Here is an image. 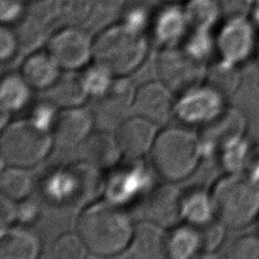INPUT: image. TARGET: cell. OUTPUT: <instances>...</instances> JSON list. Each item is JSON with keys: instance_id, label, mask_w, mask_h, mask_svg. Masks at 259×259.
Here are the masks:
<instances>
[{"instance_id": "cell-45", "label": "cell", "mask_w": 259, "mask_h": 259, "mask_svg": "<svg viewBox=\"0 0 259 259\" xmlns=\"http://www.w3.org/2000/svg\"><path fill=\"white\" fill-rule=\"evenodd\" d=\"M256 55L258 56V60H259V38H258V42H257V49H256Z\"/></svg>"}, {"instance_id": "cell-20", "label": "cell", "mask_w": 259, "mask_h": 259, "mask_svg": "<svg viewBox=\"0 0 259 259\" xmlns=\"http://www.w3.org/2000/svg\"><path fill=\"white\" fill-rule=\"evenodd\" d=\"M61 67L47 52L28 54L20 66V74L32 89L47 90L59 78Z\"/></svg>"}, {"instance_id": "cell-40", "label": "cell", "mask_w": 259, "mask_h": 259, "mask_svg": "<svg viewBox=\"0 0 259 259\" xmlns=\"http://www.w3.org/2000/svg\"><path fill=\"white\" fill-rule=\"evenodd\" d=\"M18 218V202L0 195V226L1 229L10 227Z\"/></svg>"}, {"instance_id": "cell-35", "label": "cell", "mask_w": 259, "mask_h": 259, "mask_svg": "<svg viewBox=\"0 0 259 259\" xmlns=\"http://www.w3.org/2000/svg\"><path fill=\"white\" fill-rule=\"evenodd\" d=\"M82 75L90 92V95H94L97 97H101L106 92L114 77L106 69L96 63L94 66L88 68L86 72Z\"/></svg>"}, {"instance_id": "cell-33", "label": "cell", "mask_w": 259, "mask_h": 259, "mask_svg": "<svg viewBox=\"0 0 259 259\" xmlns=\"http://www.w3.org/2000/svg\"><path fill=\"white\" fill-rule=\"evenodd\" d=\"M60 20L65 25L85 28L90 15V0H57Z\"/></svg>"}, {"instance_id": "cell-38", "label": "cell", "mask_w": 259, "mask_h": 259, "mask_svg": "<svg viewBox=\"0 0 259 259\" xmlns=\"http://www.w3.org/2000/svg\"><path fill=\"white\" fill-rule=\"evenodd\" d=\"M20 50L19 41L15 29L8 24L0 27V59L2 62L9 61Z\"/></svg>"}, {"instance_id": "cell-14", "label": "cell", "mask_w": 259, "mask_h": 259, "mask_svg": "<svg viewBox=\"0 0 259 259\" xmlns=\"http://www.w3.org/2000/svg\"><path fill=\"white\" fill-rule=\"evenodd\" d=\"M157 127L156 123L136 114L121 120L115 137L122 155L139 159L150 153L159 133Z\"/></svg>"}, {"instance_id": "cell-15", "label": "cell", "mask_w": 259, "mask_h": 259, "mask_svg": "<svg viewBox=\"0 0 259 259\" xmlns=\"http://www.w3.org/2000/svg\"><path fill=\"white\" fill-rule=\"evenodd\" d=\"M200 137L202 145L222 150L226 146L245 137L247 119L244 113L232 106H227L217 117L202 126Z\"/></svg>"}, {"instance_id": "cell-16", "label": "cell", "mask_w": 259, "mask_h": 259, "mask_svg": "<svg viewBox=\"0 0 259 259\" xmlns=\"http://www.w3.org/2000/svg\"><path fill=\"white\" fill-rule=\"evenodd\" d=\"M150 28L162 47L176 46L189 31L184 6L180 3H163L154 12Z\"/></svg>"}, {"instance_id": "cell-1", "label": "cell", "mask_w": 259, "mask_h": 259, "mask_svg": "<svg viewBox=\"0 0 259 259\" xmlns=\"http://www.w3.org/2000/svg\"><path fill=\"white\" fill-rule=\"evenodd\" d=\"M134 227L128 214L111 200L89 203L84 206L76 221V232L88 253L100 257L125 252Z\"/></svg>"}, {"instance_id": "cell-13", "label": "cell", "mask_w": 259, "mask_h": 259, "mask_svg": "<svg viewBox=\"0 0 259 259\" xmlns=\"http://www.w3.org/2000/svg\"><path fill=\"white\" fill-rule=\"evenodd\" d=\"M93 113L82 106L65 108L56 115L52 126L54 144L62 149L78 148L91 134Z\"/></svg>"}, {"instance_id": "cell-34", "label": "cell", "mask_w": 259, "mask_h": 259, "mask_svg": "<svg viewBox=\"0 0 259 259\" xmlns=\"http://www.w3.org/2000/svg\"><path fill=\"white\" fill-rule=\"evenodd\" d=\"M153 14L149 7L143 3H136L124 8L120 22L132 29L144 32L148 27H151Z\"/></svg>"}, {"instance_id": "cell-23", "label": "cell", "mask_w": 259, "mask_h": 259, "mask_svg": "<svg viewBox=\"0 0 259 259\" xmlns=\"http://www.w3.org/2000/svg\"><path fill=\"white\" fill-rule=\"evenodd\" d=\"M31 89L20 73L4 75L0 83V107L11 112L20 110L28 103Z\"/></svg>"}, {"instance_id": "cell-29", "label": "cell", "mask_w": 259, "mask_h": 259, "mask_svg": "<svg viewBox=\"0 0 259 259\" xmlns=\"http://www.w3.org/2000/svg\"><path fill=\"white\" fill-rule=\"evenodd\" d=\"M137 88L126 76L113 77L108 89L100 97L112 109H125L132 107Z\"/></svg>"}, {"instance_id": "cell-17", "label": "cell", "mask_w": 259, "mask_h": 259, "mask_svg": "<svg viewBox=\"0 0 259 259\" xmlns=\"http://www.w3.org/2000/svg\"><path fill=\"white\" fill-rule=\"evenodd\" d=\"M78 152L81 160L101 170L114 167L122 156L115 135L104 131L91 133L78 147Z\"/></svg>"}, {"instance_id": "cell-18", "label": "cell", "mask_w": 259, "mask_h": 259, "mask_svg": "<svg viewBox=\"0 0 259 259\" xmlns=\"http://www.w3.org/2000/svg\"><path fill=\"white\" fill-rule=\"evenodd\" d=\"M164 228L147 220L135 225L127 256L135 258L166 257V237Z\"/></svg>"}, {"instance_id": "cell-8", "label": "cell", "mask_w": 259, "mask_h": 259, "mask_svg": "<svg viewBox=\"0 0 259 259\" xmlns=\"http://www.w3.org/2000/svg\"><path fill=\"white\" fill-rule=\"evenodd\" d=\"M258 28L247 15L225 18L215 38L221 59L239 65L256 54Z\"/></svg>"}, {"instance_id": "cell-3", "label": "cell", "mask_w": 259, "mask_h": 259, "mask_svg": "<svg viewBox=\"0 0 259 259\" xmlns=\"http://www.w3.org/2000/svg\"><path fill=\"white\" fill-rule=\"evenodd\" d=\"M148 40L144 32L115 22L100 31L93 40L94 62L112 76H127L145 62Z\"/></svg>"}, {"instance_id": "cell-22", "label": "cell", "mask_w": 259, "mask_h": 259, "mask_svg": "<svg viewBox=\"0 0 259 259\" xmlns=\"http://www.w3.org/2000/svg\"><path fill=\"white\" fill-rule=\"evenodd\" d=\"M199 252V239L194 225L175 226L166 237V257L187 259Z\"/></svg>"}, {"instance_id": "cell-7", "label": "cell", "mask_w": 259, "mask_h": 259, "mask_svg": "<svg viewBox=\"0 0 259 259\" xmlns=\"http://www.w3.org/2000/svg\"><path fill=\"white\" fill-rule=\"evenodd\" d=\"M159 80L174 93L183 94L204 80L206 68L203 61L190 54L185 48L163 47L156 59Z\"/></svg>"}, {"instance_id": "cell-41", "label": "cell", "mask_w": 259, "mask_h": 259, "mask_svg": "<svg viewBox=\"0 0 259 259\" xmlns=\"http://www.w3.org/2000/svg\"><path fill=\"white\" fill-rule=\"evenodd\" d=\"M243 172L259 183V144L252 146Z\"/></svg>"}, {"instance_id": "cell-11", "label": "cell", "mask_w": 259, "mask_h": 259, "mask_svg": "<svg viewBox=\"0 0 259 259\" xmlns=\"http://www.w3.org/2000/svg\"><path fill=\"white\" fill-rule=\"evenodd\" d=\"M176 102L174 113L186 124L203 126L217 117L227 106L226 97L207 86H197L183 94Z\"/></svg>"}, {"instance_id": "cell-19", "label": "cell", "mask_w": 259, "mask_h": 259, "mask_svg": "<svg viewBox=\"0 0 259 259\" xmlns=\"http://www.w3.org/2000/svg\"><path fill=\"white\" fill-rule=\"evenodd\" d=\"M48 101L62 109L82 106L90 96V92L82 74L67 71L61 74L56 82L47 89Z\"/></svg>"}, {"instance_id": "cell-21", "label": "cell", "mask_w": 259, "mask_h": 259, "mask_svg": "<svg viewBox=\"0 0 259 259\" xmlns=\"http://www.w3.org/2000/svg\"><path fill=\"white\" fill-rule=\"evenodd\" d=\"M40 251L38 238L19 227L1 229L0 259H34Z\"/></svg>"}, {"instance_id": "cell-43", "label": "cell", "mask_w": 259, "mask_h": 259, "mask_svg": "<svg viewBox=\"0 0 259 259\" xmlns=\"http://www.w3.org/2000/svg\"><path fill=\"white\" fill-rule=\"evenodd\" d=\"M11 111L0 107V128L2 130L5 127L9 122H10V116H11Z\"/></svg>"}, {"instance_id": "cell-6", "label": "cell", "mask_w": 259, "mask_h": 259, "mask_svg": "<svg viewBox=\"0 0 259 259\" xmlns=\"http://www.w3.org/2000/svg\"><path fill=\"white\" fill-rule=\"evenodd\" d=\"M101 171L80 160L51 174L45 184V193L57 203L86 206L105 190Z\"/></svg>"}, {"instance_id": "cell-4", "label": "cell", "mask_w": 259, "mask_h": 259, "mask_svg": "<svg viewBox=\"0 0 259 259\" xmlns=\"http://www.w3.org/2000/svg\"><path fill=\"white\" fill-rule=\"evenodd\" d=\"M209 193L214 217L227 228L240 229L259 218V183L244 172H228Z\"/></svg>"}, {"instance_id": "cell-31", "label": "cell", "mask_w": 259, "mask_h": 259, "mask_svg": "<svg viewBox=\"0 0 259 259\" xmlns=\"http://www.w3.org/2000/svg\"><path fill=\"white\" fill-rule=\"evenodd\" d=\"M199 239V252L210 254L223 244L227 227L218 219H212L200 225H194Z\"/></svg>"}, {"instance_id": "cell-39", "label": "cell", "mask_w": 259, "mask_h": 259, "mask_svg": "<svg viewBox=\"0 0 259 259\" xmlns=\"http://www.w3.org/2000/svg\"><path fill=\"white\" fill-rule=\"evenodd\" d=\"M254 0H218L222 15L225 18L247 15Z\"/></svg>"}, {"instance_id": "cell-44", "label": "cell", "mask_w": 259, "mask_h": 259, "mask_svg": "<svg viewBox=\"0 0 259 259\" xmlns=\"http://www.w3.org/2000/svg\"><path fill=\"white\" fill-rule=\"evenodd\" d=\"M163 3H181V2H185L186 0H160Z\"/></svg>"}, {"instance_id": "cell-27", "label": "cell", "mask_w": 259, "mask_h": 259, "mask_svg": "<svg viewBox=\"0 0 259 259\" xmlns=\"http://www.w3.org/2000/svg\"><path fill=\"white\" fill-rule=\"evenodd\" d=\"M126 0H90V15L86 29H101L115 23L125 8Z\"/></svg>"}, {"instance_id": "cell-26", "label": "cell", "mask_w": 259, "mask_h": 259, "mask_svg": "<svg viewBox=\"0 0 259 259\" xmlns=\"http://www.w3.org/2000/svg\"><path fill=\"white\" fill-rule=\"evenodd\" d=\"M183 6L189 29L211 30L223 16L218 0H186Z\"/></svg>"}, {"instance_id": "cell-10", "label": "cell", "mask_w": 259, "mask_h": 259, "mask_svg": "<svg viewBox=\"0 0 259 259\" xmlns=\"http://www.w3.org/2000/svg\"><path fill=\"white\" fill-rule=\"evenodd\" d=\"M143 212L145 220L164 229L173 228L184 219V192L174 182L160 184L146 195Z\"/></svg>"}, {"instance_id": "cell-42", "label": "cell", "mask_w": 259, "mask_h": 259, "mask_svg": "<svg viewBox=\"0 0 259 259\" xmlns=\"http://www.w3.org/2000/svg\"><path fill=\"white\" fill-rule=\"evenodd\" d=\"M38 214V207L33 201H28L27 198L18 202V218L17 221L23 224L33 222Z\"/></svg>"}, {"instance_id": "cell-2", "label": "cell", "mask_w": 259, "mask_h": 259, "mask_svg": "<svg viewBox=\"0 0 259 259\" xmlns=\"http://www.w3.org/2000/svg\"><path fill=\"white\" fill-rule=\"evenodd\" d=\"M203 152L200 137L183 126H169L158 133L150 152L155 172L169 182L189 177Z\"/></svg>"}, {"instance_id": "cell-28", "label": "cell", "mask_w": 259, "mask_h": 259, "mask_svg": "<svg viewBox=\"0 0 259 259\" xmlns=\"http://www.w3.org/2000/svg\"><path fill=\"white\" fill-rule=\"evenodd\" d=\"M210 193L201 189L184 193V219L191 225H200L214 219Z\"/></svg>"}, {"instance_id": "cell-32", "label": "cell", "mask_w": 259, "mask_h": 259, "mask_svg": "<svg viewBox=\"0 0 259 259\" xmlns=\"http://www.w3.org/2000/svg\"><path fill=\"white\" fill-rule=\"evenodd\" d=\"M252 146L244 137L220 150L225 169L228 172H243Z\"/></svg>"}, {"instance_id": "cell-24", "label": "cell", "mask_w": 259, "mask_h": 259, "mask_svg": "<svg viewBox=\"0 0 259 259\" xmlns=\"http://www.w3.org/2000/svg\"><path fill=\"white\" fill-rule=\"evenodd\" d=\"M32 189V178L27 168L17 166H3L0 173V192L2 195L21 201L28 197Z\"/></svg>"}, {"instance_id": "cell-36", "label": "cell", "mask_w": 259, "mask_h": 259, "mask_svg": "<svg viewBox=\"0 0 259 259\" xmlns=\"http://www.w3.org/2000/svg\"><path fill=\"white\" fill-rule=\"evenodd\" d=\"M228 257L234 259H259V234H246L234 241Z\"/></svg>"}, {"instance_id": "cell-9", "label": "cell", "mask_w": 259, "mask_h": 259, "mask_svg": "<svg viewBox=\"0 0 259 259\" xmlns=\"http://www.w3.org/2000/svg\"><path fill=\"white\" fill-rule=\"evenodd\" d=\"M93 40L88 29L78 25H65L48 40V52L61 69L75 71L93 58Z\"/></svg>"}, {"instance_id": "cell-25", "label": "cell", "mask_w": 259, "mask_h": 259, "mask_svg": "<svg viewBox=\"0 0 259 259\" xmlns=\"http://www.w3.org/2000/svg\"><path fill=\"white\" fill-rule=\"evenodd\" d=\"M204 80L207 86L228 97L236 92L241 82L238 65L221 59L206 68Z\"/></svg>"}, {"instance_id": "cell-46", "label": "cell", "mask_w": 259, "mask_h": 259, "mask_svg": "<svg viewBox=\"0 0 259 259\" xmlns=\"http://www.w3.org/2000/svg\"><path fill=\"white\" fill-rule=\"evenodd\" d=\"M257 91H258V94H259V80H258V85H257Z\"/></svg>"}, {"instance_id": "cell-47", "label": "cell", "mask_w": 259, "mask_h": 259, "mask_svg": "<svg viewBox=\"0 0 259 259\" xmlns=\"http://www.w3.org/2000/svg\"><path fill=\"white\" fill-rule=\"evenodd\" d=\"M258 234H259V221H258Z\"/></svg>"}, {"instance_id": "cell-37", "label": "cell", "mask_w": 259, "mask_h": 259, "mask_svg": "<svg viewBox=\"0 0 259 259\" xmlns=\"http://www.w3.org/2000/svg\"><path fill=\"white\" fill-rule=\"evenodd\" d=\"M26 0H0V19L2 24L18 22L26 13Z\"/></svg>"}, {"instance_id": "cell-12", "label": "cell", "mask_w": 259, "mask_h": 259, "mask_svg": "<svg viewBox=\"0 0 259 259\" xmlns=\"http://www.w3.org/2000/svg\"><path fill=\"white\" fill-rule=\"evenodd\" d=\"M175 105L174 92L157 80L146 82L137 88L131 108L136 115L161 125L174 113Z\"/></svg>"}, {"instance_id": "cell-30", "label": "cell", "mask_w": 259, "mask_h": 259, "mask_svg": "<svg viewBox=\"0 0 259 259\" xmlns=\"http://www.w3.org/2000/svg\"><path fill=\"white\" fill-rule=\"evenodd\" d=\"M51 253L55 258L83 259L88 250L77 232H67L60 235L54 241Z\"/></svg>"}, {"instance_id": "cell-5", "label": "cell", "mask_w": 259, "mask_h": 259, "mask_svg": "<svg viewBox=\"0 0 259 259\" xmlns=\"http://www.w3.org/2000/svg\"><path fill=\"white\" fill-rule=\"evenodd\" d=\"M54 145L52 130L32 118L9 122L1 130V167H33L41 162Z\"/></svg>"}]
</instances>
